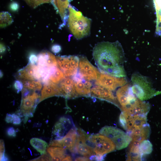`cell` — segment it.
I'll return each mask as SVG.
<instances>
[{"mask_svg": "<svg viewBox=\"0 0 161 161\" xmlns=\"http://www.w3.org/2000/svg\"><path fill=\"white\" fill-rule=\"evenodd\" d=\"M6 50V48L5 45L2 43L0 44V53H4Z\"/></svg>", "mask_w": 161, "mask_h": 161, "instance_id": "41", "label": "cell"}, {"mask_svg": "<svg viewBox=\"0 0 161 161\" xmlns=\"http://www.w3.org/2000/svg\"><path fill=\"white\" fill-rule=\"evenodd\" d=\"M13 117V114H7L6 115L5 120L7 123H12Z\"/></svg>", "mask_w": 161, "mask_h": 161, "instance_id": "39", "label": "cell"}, {"mask_svg": "<svg viewBox=\"0 0 161 161\" xmlns=\"http://www.w3.org/2000/svg\"><path fill=\"white\" fill-rule=\"evenodd\" d=\"M66 149L60 147L49 146L47 151L51 157V161H62L65 157Z\"/></svg>", "mask_w": 161, "mask_h": 161, "instance_id": "21", "label": "cell"}, {"mask_svg": "<svg viewBox=\"0 0 161 161\" xmlns=\"http://www.w3.org/2000/svg\"><path fill=\"white\" fill-rule=\"evenodd\" d=\"M30 143L31 146L41 154L47 153L46 150L48 145L44 140L38 138H33L30 139Z\"/></svg>", "mask_w": 161, "mask_h": 161, "instance_id": "23", "label": "cell"}, {"mask_svg": "<svg viewBox=\"0 0 161 161\" xmlns=\"http://www.w3.org/2000/svg\"><path fill=\"white\" fill-rule=\"evenodd\" d=\"M150 108L148 103L141 100L138 98L124 111L131 115H141L147 116Z\"/></svg>", "mask_w": 161, "mask_h": 161, "instance_id": "15", "label": "cell"}, {"mask_svg": "<svg viewBox=\"0 0 161 161\" xmlns=\"http://www.w3.org/2000/svg\"><path fill=\"white\" fill-rule=\"evenodd\" d=\"M131 87L133 93L139 100L144 101L161 94V91L154 89L146 77L138 73L133 74L131 77Z\"/></svg>", "mask_w": 161, "mask_h": 161, "instance_id": "3", "label": "cell"}, {"mask_svg": "<svg viewBox=\"0 0 161 161\" xmlns=\"http://www.w3.org/2000/svg\"><path fill=\"white\" fill-rule=\"evenodd\" d=\"M23 83L21 81L19 80H16L14 83V87L17 90V92L23 89Z\"/></svg>", "mask_w": 161, "mask_h": 161, "instance_id": "32", "label": "cell"}, {"mask_svg": "<svg viewBox=\"0 0 161 161\" xmlns=\"http://www.w3.org/2000/svg\"><path fill=\"white\" fill-rule=\"evenodd\" d=\"M42 52L45 59L47 67L58 66L56 58L53 54L47 51H44Z\"/></svg>", "mask_w": 161, "mask_h": 161, "instance_id": "27", "label": "cell"}, {"mask_svg": "<svg viewBox=\"0 0 161 161\" xmlns=\"http://www.w3.org/2000/svg\"><path fill=\"white\" fill-rule=\"evenodd\" d=\"M7 135L10 137H15L16 136V131L13 127L9 128L7 130Z\"/></svg>", "mask_w": 161, "mask_h": 161, "instance_id": "37", "label": "cell"}, {"mask_svg": "<svg viewBox=\"0 0 161 161\" xmlns=\"http://www.w3.org/2000/svg\"><path fill=\"white\" fill-rule=\"evenodd\" d=\"M68 9V27L74 37L80 39L89 35L91 20L83 16L80 12L77 11L70 6H69Z\"/></svg>", "mask_w": 161, "mask_h": 161, "instance_id": "2", "label": "cell"}, {"mask_svg": "<svg viewBox=\"0 0 161 161\" xmlns=\"http://www.w3.org/2000/svg\"><path fill=\"white\" fill-rule=\"evenodd\" d=\"M79 71L84 79L88 80H96L100 73L92 65L86 58L83 56L79 57Z\"/></svg>", "mask_w": 161, "mask_h": 161, "instance_id": "12", "label": "cell"}, {"mask_svg": "<svg viewBox=\"0 0 161 161\" xmlns=\"http://www.w3.org/2000/svg\"><path fill=\"white\" fill-rule=\"evenodd\" d=\"M57 66L51 67V72L49 80L55 83H58L65 77L63 72Z\"/></svg>", "mask_w": 161, "mask_h": 161, "instance_id": "25", "label": "cell"}, {"mask_svg": "<svg viewBox=\"0 0 161 161\" xmlns=\"http://www.w3.org/2000/svg\"><path fill=\"white\" fill-rule=\"evenodd\" d=\"M139 145H129L127 154V161H141L143 155L141 153Z\"/></svg>", "mask_w": 161, "mask_h": 161, "instance_id": "22", "label": "cell"}, {"mask_svg": "<svg viewBox=\"0 0 161 161\" xmlns=\"http://www.w3.org/2000/svg\"><path fill=\"white\" fill-rule=\"evenodd\" d=\"M72 159L71 157L70 156H66L64 158L62 161H72Z\"/></svg>", "mask_w": 161, "mask_h": 161, "instance_id": "42", "label": "cell"}, {"mask_svg": "<svg viewBox=\"0 0 161 161\" xmlns=\"http://www.w3.org/2000/svg\"><path fill=\"white\" fill-rule=\"evenodd\" d=\"M21 122L20 117L17 115L13 114V117L12 123L15 125L20 124Z\"/></svg>", "mask_w": 161, "mask_h": 161, "instance_id": "38", "label": "cell"}, {"mask_svg": "<svg viewBox=\"0 0 161 161\" xmlns=\"http://www.w3.org/2000/svg\"><path fill=\"white\" fill-rule=\"evenodd\" d=\"M30 63L34 64L37 62L38 56L34 53H31L30 54L29 58Z\"/></svg>", "mask_w": 161, "mask_h": 161, "instance_id": "35", "label": "cell"}, {"mask_svg": "<svg viewBox=\"0 0 161 161\" xmlns=\"http://www.w3.org/2000/svg\"><path fill=\"white\" fill-rule=\"evenodd\" d=\"M26 2L33 8L41 4V0H25Z\"/></svg>", "mask_w": 161, "mask_h": 161, "instance_id": "31", "label": "cell"}, {"mask_svg": "<svg viewBox=\"0 0 161 161\" xmlns=\"http://www.w3.org/2000/svg\"><path fill=\"white\" fill-rule=\"evenodd\" d=\"M74 83L73 79L69 78H64L61 81L59 86L63 97L69 98L77 97L74 89Z\"/></svg>", "mask_w": 161, "mask_h": 161, "instance_id": "19", "label": "cell"}, {"mask_svg": "<svg viewBox=\"0 0 161 161\" xmlns=\"http://www.w3.org/2000/svg\"><path fill=\"white\" fill-rule=\"evenodd\" d=\"M139 148L140 152L143 155L149 154L152 151V145L147 139L142 141L139 145Z\"/></svg>", "mask_w": 161, "mask_h": 161, "instance_id": "28", "label": "cell"}, {"mask_svg": "<svg viewBox=\"0 0 161 161\" xmlns=\"http://www.w3.org/2000/svg\"><path fill=\"white\" fill-rule=\"evenodd\" d=\"M40 97L34 92H30L27 95L22 96L20 105V110L25 117H32L38 104L39 103Z\"/></svg>", "mask_w": 161, "mask_h": 161, "instance_id": "9", "label": "cell"}, {"mask_svg": "<svg viewBox=\"0 0 161 161\" xmlns=\"http://www.w3.org/2000/svg\"><path fill=\"white\" fill-rule=\"evenodd\" d=\"M92 55L101 72L118 78L126 76L123 66L124 53L118 41L97 43L93 48Z\"/></svg>", "mask_w": 161, "mask_h": 161, "instance_id": "1", "label": "cell"}, {"mask_svg": "<svg viewBox=\"0 0 161 161\" xmlns=\"http://www.w3.org/2000/svg\"><path fill=\"white\" fill-rule=\"evenodd\" d=\"M32 161H51V157L50 156L47 154V153L42 154L41 156L35 159Z\"/></svg>", "mask_w": 161, "mask_h": 161, "instance_id": "34", "label": "cell"}, {"mask_svg": "<svg viewBox=\"0 0 161 161\" xmlns=\"http://www.w3.org/2000/svg\"><path fill=\"white\" fill-rule=\"evenodd\" d=\"M121 126L128 134L134 129L141 128L148 124L147 116L131 115L125 111H122L119 117Z\"/></svg>", "mask_w": 161, "mask_h": 161, "instance_id": "6", "label": "cell"}, {"mask_svg": "<svg viewBox=\"0 0 161 161\" xmlns=\"http://www.w3.org/2000/svg\"><path fill=\"white\" fill-rule=\"evenodd\" d=\"M56 59L59 67L65 76H73L78 72L79 57L76 55L58 56Z\"/></svg>", "mask_w": 161, "mask_h": 161, "instance_id": "7", "label": "cell"}, {"mask_svg": "<svg viewBox=\"0 0 161 161\" xmlns=\"http://www.w3.org/2000/svg\"><path fill=\"white\" fill-rule=\"evenodd\" d=\"M5 148L3 141L0 140V161L7 160L8 159L4 155Z\"/></svg>", "mask_w": 161, "mask_h": 161, "instance_id": "30", "label": "cell"}, {"mask_svg": "<svg viewBox=\"0 0 161 161\" xmlns=\"http://www.w3.org/2000/svg\"><path fill=\"white\" fill-rule=\"evenodd\" d=\"M0 27H5L12 23L13 19L11 14L7 12L3 11L0 13Z\"/></svg>", "mask_w": 161, "mask_h": 161, "instance_id": "26", "label": "cell"}, {"mask_svg": "<svg viewBox=\"0 0 161 161\" xmlns=\"http://www.w3.org/2000/svg\"><path fill=\"white\" fill-rule=\"evenodd\" d=\"M61 46L57 44H54L51 47V50L52 52L55 53H58L61 50Z\"/></svg>", "mask_w": 161, "mask_h": 161, "instance_id": "36", "label": "cell"}, {"mask_svg": "<svg viewBox=\"0 0 161 161\" xmlns=\"http://www.w3.org/2000/svg\"><path fill=\"white\" fill-rule=\"evenodd\" d=\"M157 18L155 33L158 35H161V0H153Z\"/></svg>", "mask_w": 161, "mask_h": 161, "instance_id": "24", "label": "cell"}, {"mask_svg": "<svg viewBox=\"0 0 161 161\" xmlns=\"http://www.w3.org/2000/svg\"><path fill=\"white\" fill-rule=\"evenodd\" d=\"M9 7L11 11L16 12L18 11L19 9V5L17 2L13 1L10 4Z\"/></svg>", "mask_w": 161, "mask_h": 161, "instance_id": "33", "label": "cell"}, {"mask_svg": "<svg viewBox=\"0 0 161 161\" xmlns=\"http://www.w3.org/2000/svg\"><path fill=\"white\" fill-rule=\"evenodd\" d=\"M99 134L110 139L117 150L127 147L132 140L131 138L127 133L112 126H106L102 127L99 131Z\"/></svg>", "mask_w": 161, "mask_h": 161, "instance_id": "4", "label": "cell"}, {"mask_svg": "<svg viewBox=\"0 0 161 161\" xmlns=\"http://www.w3.org/2000/svg\"><path fill=\"white\" fill-rule=\"evenodd\" d=\"M78 134L74 148V151L84 157H89L95 155L93 148L87 143L89 136L84 131L79 129Z\"/></svg>", "mask_w": 161, "mask_h": 161, "instance_id": "11", "label": "cell"}, {"mask_svg": "<svg viewBox=\"0 0 161 161\" xmlns=\"http://www.w3.org/2000/svg\"><path fill=\"white\" fill-rule=\"evenodd\" d=\"M127 83L125 78L115 77L108 74L101 72L99 78L95 82L96 85L105 87L111 91L115 90L117 88Z\"/></svg>", "mask_w": 161, "mask_h": 161, "instance_id": "8", "label": "cell"}, {"mask_svg": "<svg viewBox=\"0 0 161 161\" xmlns=\"http://www.w3.org/2000/svg\"><path fill=\"white\" fill-rule=\"evenodd\" d=\"M116 95L122 111H124L137 98L132 91L131 85L128 83L119 88L116 92Z\"/></svg>", "mask_w": 161, "mask_h": 161, "instance_id": "10", "label": "cell"}, {"mask_svg": "<svg viewBox=\"0 0 161 161\" xmlns=\"http://www.w3.org/2000/svg\"><path fill=\"white\" fill-rule=\"evenodd\" d=\"M19 78L22 80H41L37 66L30 63L18 71Z\"/></svg>", "mask_w": 161, "mask_h": 161, "instance_id": "17", "label": "cell"}, {"mask_svg": "<svg viewBox=\"0 0 161 161\" xmlns=\"http://www.w3.org/2000/svg\"><path fill=\"white\" fill-rule=\"evenodd\" d=\"M24 87L33 90L41 89L42 85L39 81L34 80H22Z\"/></svg>", "mask_w": 161, "mask_h": 161, "instance_id": "29", "label": "cell"}, {"mask_svg": "<svg viewBox=\"0 0 161 161\" xmlns=\"http://www.w3.org/2000/svg\"><path fill=\"white\" fill-rule=\"evenodd\" d=\"M54 96H63L60 87L49 80L45 83L41 92L39 102Z\"/></svg>", "mask_w": 161, "mask_h": 161, "instance_id": "18", "label": "cell"}, {"mask_svg": "<svg viewBox=\"0 0 161 161\" xmlns=\"http://www.w3.org/2000/svg\"><path fill=\"white\" fill-rule=\"evenodd\" d=\"M150 128L148 124L143 127L133 130L128 134L132 138L130 144L139 145L143 140H147L150 133Z\"/></svg>", "mask_w": 161, "mask_h": 161, "instance_id": "16", "label": "cell"}, {"mask_svg": "<svg viewBox=\"0 0 161 161\" xmlns=\"http://www.w3.org/2000/svg\"><path fill=\"white\" fill-rule=\"evenodd\" d=\"M90 160L88 157L84 156L78 157L75 159V161H89Z\"/></svg>", "mask_w": 161, "mask_h": 161, "instance_id": "40", "label": "cell"}, {"mask_svg": "<svg viewBox=\"0 0 161 161\" xmlns=\"http://www.w3.org/2000/svg\"><path fill=\"white\" fill-rule=\"evenodd\" d=\"M111 91L103 87L96 86L91 89L90 96L111 103L120 109L121 106L117 98Z\"/></svg>", "mask_w": 161, "mask_h": 161, "instance_id": "14", "label": "cell"}, {"mask_svg": "<svg viewBox=\"0 0 161 161\" xmlns=\"http://www.w3.org/2000/svg\"><path fill=\"white\" fill-rule=\"evenodd\" d=\"M52 0H41V4L45 3L51 2Z\"/></svg>", "mask_w": 161, "mask_h": 161, "instance_id": "43", "label": "cell"}, {"mask_svg": "<svg viewBox=\"0 0 161 161\" xmlns=\"http://www.w3.org/2000/svg\"><path fill=\"white\" fill-rule=\"evenodd\" d=\"M76 128L73 127L63 137L51 141L49 146L63 147L71 151H73L78 136Z\"/></svg>", "mask_w": 161, "mask_h": 161, "instance_id": "13", "label": "cell"}, {"mask_svg": "<svg viewBox=\"0 0 161 161\" xmlns=\"http://www.w3.org/2000/svg\"><path fill=\"white\" fill-rule=\"evenodd\" d=\"M3 76V74L2 72L1 71H0V78H1Z\"/></svg>", "mask_w": 161, "mask_h": 161, "instance_id": "44", "label": "cell"}, {"mask_svg": "<svg viewBox=\"0 0 161 161\" xmlns=\"http://www.w3.org/2000/svg\"><path fill=\"white\" fill-rule=\"evenodd\" d=\"M88 140L96 154L105 155L116 149L115 144L110 139L100 134L89 136Z\"/></svg>", "mask_w": 161, "mask_h": 161, "instance_id": "5", "label": "cell"}, {"mask_svg": "<svg viewBox=\"0 0 161 161\" xmlns=\"http://www.w3.org/2000/svg\"><path fill=\"white\" fill-rule=\"evenodd\" d=\"M92 84L84 78L75 82L74 87L77 97L79 96H90L91 88Z\"/></svg>", "mask_w": 161, "mask_h": 161, "instance_id": "20", "label": "cell"}]
</instances>
